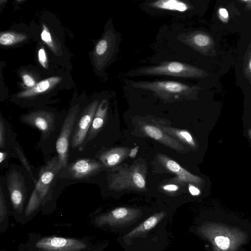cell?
<instances>
[{
    "instance_id": "cell-17",
    "label": "cell",
    "mask_w": 251,
    "mask_h": 251,
    "mask_svg": "<svg viewBox=\"0 0 251 251\" xmlns=\"http://www.w3.org/2000/svg\"><path fill=\"white\" fill-rule=\"evenodd\" d=\"M161 129L169 135L192 148H195L196 144L190 133L186 130L169 127L160 124H157Z\"/></svg>"
},
{
    "instance_id": "cell-25",
    "label": "cell",
    "mask_w": 251,
    "mask_h": 251,
    "mask_svg": "<svg viewBox=\"0 0 251 251\" xmlns=\"http://www.w3.org/2000/svg\"><path fill=\"white\" fill-rule=\"evenodd\" d=\"M215 241L218 247L222 250H226L230 245L229 239L225 236H217L215 238Z\"/></svg>"
},
{
    "instance_id": "cell-12",
    "label": "cell",
    "mask_w": 251,
    "mask_h": 251,
    "mask_svg": "<svg viewBox=\"0 0 251 251\" xmlns=\"http://www.w3.org/2000/svg\"><path fill=\"white\" fill-rule=\"evenodd\" d=\"M158 159L159 162L168 170L176 175L175 179L176 182L192 183L199 184L201 182V178L191 174L176 162L165 155L159 154L158 155Z\"/></svg>"
},
{
    "instance_id": "cell-26",
    "label": "cell",
    "mask_w": 251,
    "mask_h": 251,
    "mask_svg": "<svg viewBox=\"0 0 251 251\" xmlns=\"http://www.w3.org/2000/svg\"><path fill=\"white\" fill-rule=\"evenodd\" d=\"M108 48L107 41L105 39H101L96 46V52L99 55H103L107 51Z\"/></svg>"
},
{
    "instance_id": "cell-31",
    "label": "cell",
    "mask_w": 251,
    "mask_h": 251,
    "mask_svg": "<svg viewBox=\"0 0 251 251\" xmlns=\"http://www.w3.org/2000/svg\"><path fill=\"white\" fill-rule=\"evenodd\" d=\"M188 188L190 193L192 195H198L200 193V191L199 189L196 187L195 186L193 185L192 184H189Z\"/></svg>"
},
{
    "instance_id": "cell-19",
    "label": "cell",
    "mask_w": 251,
    "mask_h": 251,
    "mask_svg": "<svg viewBox=\"0 0 251 251\" xmlns=\"http://www.w3.org/2000/svg\"><path fill=\"white\" fill-rule=\"evenodd\" d=\"M188 41L198 50L205 51L213 45V41L208 34L202 32L193 33L188 37Z\"/></svg>"
},
{
    "instance_id": "cell-32",
    "label": "cell",
    "mask_w": 251,
    "mask_h": 251,
    "mask_svg": "<svg viewBox=\"0 0 251 251\" xmlns=\"http://www.w3.org/2000/svg\"><path fill=\"white\" fill-rule=\"evenodd\" d=\"M246 71L248 75L251 77V54L248 62Z\"/></svg>"
},
{
    "instance_id": "cell-1",
    "label": "cell",
    "mask_w": 251,
    "mask_h": 251,
    "mask_svg": "<svg viewBox=\"0 0 251 251\" xmlns=\"http://www.w3.org/2000/svg\"><path fill=\"white\" fill-rule=\"evenodd\" d=\"M65 116L54 110L38 108L22 114L20 121L24 125L37 129L40 139L36 148L40 150L48 159L56 152V143L64 122Z\"/></svg>"
},
{
    "instance_id": "cell-20",
    "label": "cell",
    "mask_w": 251,
    "mask_h": 251,
    "mask_svg": "<svg viewBox=\"0 0 251 251\" xmlns=\"http://www.w3.org/2000/svg\"><path fill=\"white\" fill-rule=\"evenodd\" d=\"M165 214L164 212H161L151 216L132 230L127 236H132L151 229L156 225L158 222L165 216Z\"/></svg>"
},
{
    "instance_id": "cell-16",
    "label": "cell",
    "mask_w": 251,
    "mask_h": 251,
    "mask_svg": "<svg viewBox=\"0 0 251 251\" xmlns=\"http://www.w3.org/2000/svg\"><path fill=\"white\" fill-rule=\"evenodd\" d=\"M11 154L12 158H17L20 160L22 166L27 171L36 184L38 178V172L37 173L35 167L28 160L22 147L17 141L16 137L14 138L13 142Z\"/></svg>"
},
{
    "instance_id": "cell-27",
    "label": "cell",
    "mask_w": 251,
    "mask_h": 251,
    "mask_svg": "<svg viewBox=\"0 0 251 251\" xmlns=\"http://www.w3.org/2000/svg\"><path fill=\"white\" fill-rule=\"evenodd\" d=\"M218 16L219 19L224 23H227L229 20V15L227 10L223 7H220L218 10Z\"/></svg>"
},
{
    "instance_id": "cell-33",
    "label": "cell",
    "mask_w": 251,
    "mask_h": 251,
    "mask_svg": "<svg viewBox=\"0 0 251 251\" xmlns=\"http://www.w3.org/2000/svg\"><path fill=\"white\" fill-rule=\"evenodd\" d=\"M138 147H137L136 148H134L131 150H130V152L129 153L128 156L130 157H134L136 153L138 151Z\"/></svg>"
},
{
    "instance_id": "cell-24",
    "label": "cell",
    "mask_w": 251,
    "mask_h": 251,
    "mask_svg": "<svg viewBox=\"0 0 251 251\" xmlns=\"http://www.w3.org/2000/svg\"><path fill=\"white\" fill-rule=\"evenodd\" d=\"M12 157L10 152L0 151V169L2 170L9 167V162L10 158Z\"/></svg>"
},
{
    "instance_id": "cell-18",
    "label": "cell",
    "mask_w": 251,
    "mask_h": 251,
    "mask_svg": "<svg viewBox=\"0 0 251 251\" xmlns=\"http://www.w3.org/2000/svg\"><path fill=\"white\" fill-rule=\"evenodd\" d=\"M151 7L162 10L184 12L189 9V5L184 1L177 0H159L151 2Z\"/></svg>"
},
{
    "instance_id": "cell-30",
    "label": "cell",
    "mask_w": 251,
    "mask_h": 251,
    "mask_svg": "<svg viewBox=\"0 0 251 251\" xmlns=\"http://www.w3.org/2000/svg\"><path fill=\"white\" fill-rule=\"evenodd\" d=\"M162 188L167 191L174 192L177 191L179 187L176 185L171 184L163 186Z\"/></svg>"
},
{
    "instance_id": "cell-5",
    "label": "cell",
    "mask_w": 251,
    "mask_h": 251,
    "mask_svg": "<svg viewBox=\"0 0 251 251\" xmlns=\"http://www.w3.org/2000/svg\"><path fill=\"white\" fill-rule=\"evenodd\" d=\"M135 88L151 91L157 97L167 101L190 98L198 88L175 81H134Z\"/></svg>"
},
{
    "instance_id": "cell-11",
    "label": "cell",
    "mask_w": 251,
    "mask_h": 251,
    "mask_svg": "<svg viewBox=\"0 0 251 251\" xmlns=\"http://www.w3.org/2000/svg\"><path fill=\"white\" fill-rule=\"evenodd\" d=\"M130 150L127 147L104 148L94 156L108 170L116 167L128 156Z\"/></svg>"
},
{
    "instance_id": "cell-2",
    "label": "cell",
    "mask_w": 251,
    "mask_h": 251,
    "mask_svg": "<svg viewBox=\"0 0 251 251\" xmlns=\"http://www.w3.org/2000/svg\"><path fill=\"white\" fill-rule=\"evenodd\" d=\"M0 179L12 208L16 212L21 213L25 209L35 186L30 174L22 165L12 164Z\"/></svg>"
},
{
    "instance_id": "cell-4",
    "label": "cell",
    "mask_w": 251,
    "mask_h": 251,
    "mask_svg": "<svg viewBox=\"0 0 251 251\" xmlns=\"http://www.w3.org/2000/svg\"><path fill=\"white\" fill-rule=\"evenodd\" d=\"M60 170L57 155L47 159L46 163L40 168L34 190L25 209L26 215L35 211L51 198L59 179L57 175Z\"/></svg>"
},
{
    "instance_id": "cell-14",
    "label": "cell",
    "mask_w": 251,
    "mask_h": 251,
    "mask_svg": "<svg viewBox=\"0 0 251 251\" xmlns=\"http://www.w3.org/2000/svg\"><path fill=\"white\" fill-rule=\"evenodd\" d=\"M61 80L58 76L50 77L44 79L29 89L22 91L17 95L20 99H30L35 96L44 93L57 84Z\"/></svg>"
},
{
    "instance_id": "cell-23",
    "label": "cell",
    "mask_w": 251,
    "mask_h": 251,
    "mask_svg": "<svg viewBox=\"0 0 251 251\" xmlns=\"http://www.w3.org/2000/svg\"><path fill=\"white\" fill-rule=\"evenodd\" d=\"M41 38L51 49H53L54 44L50 32L45 25H43V30L41 33Z\"/></svg>"
},
{
    "instance_id": "cell-28",
    "label": "cell",
    "mask_w": 251,
    "mask_h": 251,
    "mask_svg": "<svg viewBox=\"0 0 251 251\" xmlns=\"http://www.w3.org/2000/svg\"><path fill=\"white\" fill-rule=\"evenodd\" d=\"M38 58L41 65L46 68L47 65V57L44 48H41L38 50Z\"/></svg>"
},
{
    "instance_id": "cell-21",
    "label": "cell",
    "mask_w": 251,
    "mask_h": 251,
    "mask_svg": "<svg viewBox=\"0 0 251 251\" xmlns=\"http://www.w3.org/2000/svg\"><path fill=\"white\" fill-rule=\"evenodd\" d=\"M26 36L21 33L13 32H2L0 36V43L3 46H10L25 39Z\"/></svg>"
},
{
    "instance_id": "cell-22",
    "label": "cell",
    "mask_w": 251,
    "mask_h": 251,
    "mask_svg": "<svg viewBox=\"0 0 251 251\" xmlns=\"http://www.w3.org/2000/svg\"><path fill=\"white\" fill-rule=\"evenodd\" d=\"M129 213V209L126 207H118L110 212L106 216H102L105 218H112L119 220L125 218Z\"/></svg>"
},
{
    "instance_id": "cell-15",
    "label": "cell",
    "mask_w": 251,
    "mask_h": 251,
    "mask_svg": "<svg viewBox=\"0 0 251 251\" xmlns=\"http://www.w3.org/2000/svg\"><path fill=\"white\" fill-rule=\"evenodd\" d=\"M16 137L17 135L12 130L9 122L0 114V151H7L11 153L13 142Z\"/></svg>"
},
{
    "instance_id": "cell-29",
    "label": "cell",
    "mask_w": 251,
    "mask_h": 251,
    "mask_svg": "<svg viewBox=\"0 0 251 251\" xmlns=\"http://www.w3.org/2000/svg\"><path fill=\"white\" fill-rule=\"evenodd\" d=\"M22 78L25 84L30 88L36 85L34 78L28 74H24L22 75Z\"/></svg>"
},
{
    "instance_id": "cell-3",
    "label": "cell",
    "mask_w": 251,
    "mask_h": 251,
    "mask_svg": "<svg viewBox=\"0 0 251 251\" xmlns=\"http://www.w3.org/2000/svg\"><path fill=\"white\" fill-rule=\"evenodd\" d=\"M147 167L139 159L130 166L123 165L109 169L106 178L107 188L113 191L146 189Z\"/></svg>"
},
{
    "instance_id": "cell-7",
    "label": "cell",
    "mask_w": 251,
    "mask_h": 251,
    "mask_svg": "<svg viewBox=\"0 0 251 251\" xmlns=\"http://www.w3.org/2000/svg\"><path fill=\"white\" fill-rule=\"evenodd\" d=\"M106 170L108 169L94 157H78L60 169L57 176L62 179L91 182L95 176Z\"/></svg>"
},
{
    "instance_id": "cell-8",
    "label": "cell",
    "mask_w": 251,
    "mask_h": 251,
    "mask_svg": "<svg viewBox=\"0 0 251 251\" xmlns=\"http://www.w3.org/2000/svg\"><path fill=\"white\" fill-rule=\"evenodd\" d=\"M129 74L130 75H165L184 78H199L206 75L200 68L177 61L163 62L158 65L132 70Z\"/></svg>"
},
{
    "instance_id": "cell-10",
    "label": "cell",
    "mask_w": 251,
    "mask_h": 251,
    "mask_svg": "<svg viewBox=\"0 0 251 251\" xmlns=\"http://www.w3.org/2000/svg\"><path fill=\"white\" fill-rule=\"evenodd\" d=\"M36 247L40 251H79L86 245L80 240L51 236L38 240Z\"/></svg>"
},
{
    "instance_id": "cell-34",
    "label": "cell",
    "mask_w": 251,
    "mask_h": 251,
    "mask_svg": "<svg viewBox=\"0 0 251 251\" xmlns=\"http://www.w3.org/2000/svg\"><path fill=\"white\" fill-rule=\"evenodd\" d=\"M239 1L245 3L247 8L251 9V0H240Z\"/></svg>"
},
{
    "instance_id": "cell-9",
    "label": "cell",
    "mask_w": 251,
    "mask_h": 251,
    "mask_svg": "<svg viewBox=\"0 0 251 251\" xmlns=\"http://www.w3.org/2000/svg\"><path fill=\"white\" fill-rule=\"evenodd\" d=\"M80 111L79 104L76 103L71 106L65 116L55 146L60 169L68 163L71 140Z\"/></svg>"
},
{
    "instance_id": "cell-6",
    "label": "cell",
    "mask_w": 251,
    "mask_h": 251,
    "mask_svg": "<svg viewBox=\"0 0 251 251\" xmlns=\"http://www.w3.org/2000/svg\"><path fill=\"white\" fill-rule=\"evenodd\" d=\"M99 103V101L95 99L81 110L71 140L68 162L80 157L87 134Z\"/></svg>"
},
{
    "instance_id": "cell-13",
    "label": "cell",
    "mask_w": 251,
    "mask_h": 251,
    "mask_svg": "<svg viewBox=\"0 0 251 251\" xmlns=\"http://www.w3.org/2000/svg\"><path fill=\"white\" fill-rule=\"evenodd\" d=\"M141 129L148 136L178 151H183V146L161 129L159 126L145 123L141 124Z\"/></svg>"
}]
</instances>
